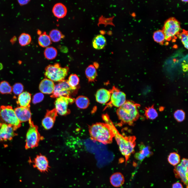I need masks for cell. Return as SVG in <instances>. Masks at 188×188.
<instances>
[{
    "label": "cell",
    "mask_w": 188,
    "mask_h": 188,
    "mask_svg": "<svg viewBox=\"0 0 188 188\" xmlns=\"http://www.w3.org/2000/svg\"><path fill=\"white\" fill-rule=\"evenodd\" d=\"M102 118L113 133L120 152L125 157L126 163L131 155L134 152L136 144V137L134 136H124L121 134L107 113L103 114Z\"/></svg>",
    "instance_id": "obj_1"
},
{
    "label": "cell",
    "mask_w": 188,
    "mask_h": 188,
    "mask_svg": "<svg viewBox=\"0 0 188 188\" xmlns=\"http://www.w3.org/2000/svg\"><path fill=\"white\" fill-rule=\"evenodd\" d=\"M139 104L130 101H126L118 108L116 113L121 123L132 125L139 118L140 115L138 108Z\"/></svg>",
    "instance_id": "obj_2"
},
{
    "label": "cell",
    "mask_w": 188,
    "mask_h": 188,
    "mask_svg": "<svg viewBox=\"0 0 188 188\" xmlns=\"http://www.w3.org/2000/svg\"><path fill=\"white\" fill-rule=\"evenodd\" d=\"M91 139L104 144L111 143L114 135L107 125L105 123L98 122L89 127Z\"/></svg>",
    "instance_id": "obj_3"
},
{
    "label": "cell",
    "mask_w": 188,
    "mask_h": 188,
    "mask_svg": "<svg viewBox=\"0 0 188 188\" xmlns=\"http://www.w3.org/2000/svg\"><path fill=\"white\" fill-rule=\"evenodd\" d=\"M44 74L47 79L52 81L60 82L64 80L68 74L69 68L67 66L62 67L59 63L50 64L45 69Z\"/></svg>",
    "instance_id": "obj_4"
},
{
    "label": "cell",
    "mask_w": 188,
    "mask_h": 188,
    "mask_svg": "<svg viewBox=\"0 0 188 188\" xmlns=\"http://www.w3.org/2000/svg\"><path fill=\"white\" fill-rule=\"evenodd\" d=\"M0 121L11 125L15 130L21 126V123L17 118L14 110L9 105L0 107Z\"/></svg>",
    "instance_id": "obj_5"
},
{
    "label": "cell",
    "mask_w": 188,
    "mask_h": 188,
    "mask_svg": "<svg viewBox=\"0 0 188 188\" xmlns=\"http://www.w3.org/2000/svg\"><path fill=\"white\" fill-rule=\"evenodd\" d=\"M30 126L26 133L25 148L28 149L37 146L39 142L43 138L41 137L37 126L30 119L28 121Z\"/></svg>",
    "instance_id": "obj_6"
},
{
    "label": "cell",
    "mask_w": 188,
    "mask_h": 188,
    "mask_svg": "<svg viewBox=\"0 0 188 188\" xmlns=\"http://www.w3.org/2000/svg\"><path fill=\"white\" fill-rule=\"evenodd\" d=\"M180 30L179 22L174 18L171 17L165 22L162 31L165 36V40L169 41L178 36Z\"/></svg>",
    "instance_id": "obj_7"
},
{
    "label": "cell",
    "mask_w": 188,
    "mask_h": 188,
    "mask_svg": "<svg viewBox=\"0 0 188 188\" xmlns=\"http://www.w3.org/2000/svg\"><path fill=\"white\" fill-rule=\"evenodd\" d=\"M75 90L70 86L67 80H64L55 85L53 92L50 97L53 98L61 96L70 97V95Z\"/></svg>",
    "instance_id": "obj_8"
},
{
    "label": "cell",
    "mask_w": 188,
    "mask_h": 188,
    "mask_svg": "<svg viewBox=\"0 0 188 188\" xmlns=\"http://www.w3.org/2000/svg\"><path fill=\"white\" fill-rule=\"evenodd\" d=\"M75 101V99L71 97L61 96L57 98L54 102L55 108L57 113L61 115L69 114L70 111L68 108V105Z\"/></svg>",
    "instance_id": "obj_9"
},
{
    "label": "cell",
    "mask_w": 188,
    "mask_h": 188,
    "mask_svg": "<svg viewBox=\"0 0 188 188\" xmlns=\"http://www.w3.org/2000/svg\"><path fill=\"white\" fill-rule=\"evenodd\" d=\"M109 90L111 94L110 104L119 108L125 102L126 96L124 92L114 86Z\"/></svg>",
    "instance_id": "obj_10"
},
{
    "label": "cell",
    "mask_w": 188,
    "mask_h": 188,
    "mask_svg": "<svg viewBox=\"0 0 188 188\" xmlns=\"http://www.w3.org/2000/svg\"><path fill=\"white\" fill-rule=\"evenodd\" d=\"M11 125L0 122V141L11 140L17 135Z\"/></svg>",
    "instance_id": "obj_11"
},
{
    "label": "cell",
    "mask_w": 188,
    "mask_h": 188,
    "mask_svg": "<svg viewBox=\"0 0 188 188\" xmlns=\"http://www.w3.org/2000/svg\"><path fill=\"white\" fill-rule=\"evenodd\" d=\"M33 163V167L41 173H46L49 170L50 167L48 160L44 155L41 154L37 155Z\"/></svg>",
    "instance_id": "obj_12"
},
{
    "label": "cell",
    "mask_w": 188,
    "mask_h": 188,
    "mask_svg": "<svg viewBox=\"0 0 188 188\" xmlns=\"http://www.w3.org/2000/svg\"><path fill=\"white\" fill-rule=\"evenodd\" d=\"M57 113L55 108L47 111L42 121V126L45 129L49 130L52 127L57 116Z\"/></svg>",
    "instance_id": "obj_13"
},
{
    "label": "cell",
    "mask_w": 188,
    "mask_h": 188,
    "mask_svg": "<svg viewBox=\"0 0 188 188\" xmlns=\"http://www.w3.org/2000/svg\"><path fill=\"white\" fill-rule=\"evenodd\" d=\"M14 110L17 118L21 123L28 121L31 119V113L30 107H19Z\"/></svg>",
    "instance_id": "obj_14"
},
{
    "label": "cell",
    "mask_w": 188,
    "mask_h": 188,
    "mask_svg": "<svg viewBox=\"0 0 188 188\" xmlns=\"http://www.w3.org/2000/svg\"><path fill=\"white\" fill-rule=\"evenodd\" d=\"M55 84L52 81L47 78L42 80L40 83L39 89L43 93L50 94L53 92Z\"/></svg>",
    "instance_id": "obj_15"
},
{
    "label": "cell",
    "mask_w": 188,
    "mask_h": 188,
    "mask_svg": "<svg viewBox=\"0 0 188 188\" xmlns=\"http://www.w3.org/2000/svg\"><path fill=\"white\" fill-rule=\"evenodd\" d=\"M188 167H184L180 164L176 166L174 169L175 177L180 178L182 181L186 186L187 188Z\"/></svg>",
    "instance_id": "obj_16"
},
{
    "label": "cell",
    "mask_w": 188,
    "mask_h": 188,
    "mask_svg": "<svg viewBox=\"0 0 188 188\" xmlns=\"http://www.w3.org/2000/svg\"><path fill=\"white\" fill-rule=\"evenodd\" d=\"M111 95L109 90L104 88L101 89L96 92L95 96L96 100L100 103H106L110 100Z\"/></svg>",
    "instance_id": "obj_17"
},
{
    "label": "cell",
    "mask_w": 188,
    "mask_h": 188,
    "mask_svg": "<svg viewBox=\"0 0 188 188\" xmlns=\"http://www.w3.org/2000/svg\"><path fill=\"white\" fill-rule=\"evenodd\" d=\"M31 94L27 92H23L19 95L16 101L19 107H30Z\"/></svg>",
    "instance_id": "obj_18"
},
{
    "label": "cell",
    "mask_w": 188,
    "mask_h": 188,
    "mask_svg": "<svg viewBox=\"0 0 188 188\" xmlns=\"http://www.w3.org/2000/svg\"><path fill=\"white\" fill-rule=\"evenodd\" d=\"M52 12L55 16L58 18L64 17L67 12L66 6L61 3H57L54 5L52 9Z\"/></svg>",
    "instance_id": "obj_19"
},
{
    "label": "cell",
    "mask_w": 188,
    "mask_h": 188,
    "mask_svg": "<svg viewBox=\"0 0 188 188\" xmlns=\"http://www.w3.org/2000/svg\"><path fill=\"white\" fill-rule=\"evenodd\" d=\"M110 180L111 184L116 187L121 186L125 181L123 175L120 172H116L112 174L110 178Z\"/></svg>",
    "instance_id": "obj_20"
},
{
    "label": "cell",
    "mask_w": 188,
    "mask_h": 188,
    "mask_svg": "<svg viewBox=\"0 0 188 188\" xmlns=\"http://www.w3.org/2000/svg\"><path fill=\"white\" fill-rule=\"evenodd\" d=\"M106 44V39L105 37L102 35L96 36L92 40V46L94 48L97 50L103 49Z\"/></svg>",
    "instance_id": "obj_21"
},
{
    "label": "cell",
    "mask_w": 188,
    "mask_h": 188,
    "mask_svg": "<svg viewBox=\"0 0 188 188\" xmlns=\"http://www.w3.org/2000/svg\"><path fill=\"white\" fill-rule=\"evenodd\" d=\"M85 73L86 76L89 82L94 81L97 73L95 67L92 65L89 66L86 69Z\"/></svg>",
    "instance_id": "obj_22"
},
{
    "label": "cell",
    "mask_w": 188,
    "mask_h": 188,
    "mask_svg": "<svg viewBox=\"0 0 188 188\" xmlns=\"http://www.w3.org/2000/svg\"><path fill=\"white\" fill-rule=\"evenodd\" d=\"M38 41L39 45L43 48L48 47L51 43V41L49 35L47 34L45 32L39 35Z\"/></svg>",
    "instance_id": "obj_23"
},
{
    "label": "cell",
    "mask_w": 188,
    "mask_h": 188,
    "mask_svg": "<svg viewBox=\"0 0 188 188\" xmlns=\"http://www.w3.org/2000/svg\"><path fill=\"white\" fill-rule=\"evenodd\" d=\"M75 104L77 106L81 109L86 108L90 104L89 99L86 97L80 96L77 97L75 99Z\"/></svg>",
    "instance_id": "obj_24"
},
{
    "label": "cell",
    "mask_w": 188,
    "mask_h": 188,
    "mask_svg": "<svg viewBox=\"0 0 188 188\" xmlns=\"http://www.w3.org/2000/svg\"><path fill=\"white\" fill-rule=\"evenodd\" d=\"M144 110L145 115L148 119L154 120L158 116V113L154 108V105L150 107H145Z\"/></svg>",
    "instance_id": "obj_25"
},
{
    "label": "cell",
    "mask_w": 188,
    "mask_h": 188,
    "mask_svg": "<svg viewBox=\"0 0 188 188\" xmlns=\"http://www.w3.org/2000/svg\"><path fill=\"white\" fill-rule=\"evenodd\" d=\"M57 54V49L52 46H48L45 49L44 55L45 57L49 60H53L56 57Z\"/></svg>",
    "instance_id": "obj_26"
},
{
    "label": "cell",
    "mask_w": 188,
    "mask_h": 188,
    "mask_svg": "<svg viewBox=\"0 0 188 188\" xmlns=\"http://www.w3.org/2000/svg\"><path fill=\"white\" fill-rule=\"evenodd\" d=\"M49 36L51 40L54 42H58L64 37L61 32L57 29L52 30L50 32Z\"/></svg>",
    "instance_id": "obj_27"
},
{
    "label": "cell",
    "mask_w": 188,
    "mask_h": 188,
    "mask_svg": "<svg viewBox=\"0 0 188 188\" xmlns=\"http://www.w3.org/2000/svg\"><path fill=\"white\" fill-rule=\"evenodd\" d=\"M12 91V87L7 81H4L0 83V93L2 94L11 93Z\"/></svg>",
    "instance_id": "obj_28"
},
{
    "label": "cell",
    "mask_w": 188,
    "mask_h": 188,
    "mask_svg": "<svg viewBox=\"0 0 188 188\" xmlns=\"http://www.w3.org/2000/svg\"><path fill=\"white\" fill-rule=\"evenodd\" d=\"M153 37L155 42L161 44H163L165 40V36L162 30H159L154 32Z\"/></svg>",
    "instance_id": "obj_29"
},
{
    "label": "cell",
    "mask_w": 188,
    "mask_h": 188,
    "mask_svg": "<svg viewBox=\"0 0 188 188\" xmlns=\"http://www.w3.org/2000/svg\"><path fill=\"white\" fill-rule=\"evenodd\" d=\"M31 41V36L28 34L23 33L21 34L19 38V41L20 45L22 46L28 45Z\"/></svg>",
    "instance_id": "obj_30"
},
{
    "label": "cell",
    "mask_w": 188,
    "mask_h": 188,
    "mask_svg": "<svg viewBox=\"0 0 188 188\" xmlns=\"http://www.w3.org/2000/svg\"><path fill=\"white\" fill-rule=\"evenodd\" d=\"M67 81L70 86L74 89L76 90L77 86L79 83V79L76 74H71L69 76Z\"/></svg>",
    "instance_id": "obj_31"
},
{
    "label": "cell",
    "mask_w": 188,
    "mask_h": 188,
    "mask_svg": "<svg viewBox=\"0 0 188 188\" xmlns=\"http://www.w3.org/2000/svg\"><path fill=\"white\" fill-rule=\"evenodd\" d=\"M168 160L171 164L174 166H176L180 162V156L176 152L171 153L168 157Z\"/></svg>",
    "instance_id": "obj_32"
},
{
    "label": "cell",
    "mask_w": 188,
    "mask_h": 188,
    "mask_svg": "<svg viewBox=\"0 0 188 188\" xmlns=\"http://www.w3.org/2000/svg\"><path fill=\"white\" fill-rule=\"evenodd\" d=\"M139 151L145 157H150L152 154V152L150 150V148L145 145L142 142L139 144Z\"/></svg>",
    "instance_id": "obj_33"
},
{
    "label": "cell",
    "mask_w": 188,
    "mask_h": 188,
    "mask_svg": "<svg viewBox=\"0 0 188 188\" xmlns=\"http://www.w3.org/2000/svg\"><path fill=\"white\" fill-rule=\"evenodd\" d=\"M181 39V41L184 47L188 49V35L187 32L183 30L181 33H180L178 36Z\"/></svg>",
    "instance_id": "obj_34"
},
{
    "label": "cell",
    "mask_w": 188,
    "mask_h": 188,
    "mask_svg": "<svg viewBox=\"0 0 188 188\" xmlns=\"http://www.w3.org/2000/svg\"><path fill=\"white\" fill-rule=\"evenodd\" d=\"M174 116L178 122H180L183 121L184 120L185 113L182 110H178L174 112Z\"/></svg>",
    "instance_id": "obj_35"
},
{
    "label": "cell",
    "mask_w": 188,
    "mask_h": 188,
    "mask_svg": "<svg viewBox=\"0 0 188 188\" xmlns=\"http://www.w3.org/2000/svg\"><path fill=\"white\" fill-rule=\"evenodd\" d=\"M24 89L23 85L20 83H15L12 87V91L16 95H19L22 93Z\"/></svg>",
    "instance_id": "obj_36"
},
{
    "label": "cell",
    "mask_w": 188,
    "mask_h": 188,
    "mask_svg": "<svg viewBox=\"0 0 188 188\" xmlns=\"http://www.w3.org/2000/svg\"><path fill=\"white\" fill-rule=\"evenodd\" d=\"M44 97V95L43 93L41 92L37 93L33 96L32 102L34 104L39 103L43 100Z\"/></svg>",
    "instance_id": "obj_37"
},
{
    "label": "cell",
    "mask_w": 188,
    "mask_h": 188,
    "mask_svg": "<svg viewBox=\"0 0 188 188\" xmlns=\"http://www.w3.org/2000/svg\"><path fill=\"white\" fill-rule=\"evenodd\" d=\"M134 157L136 159L141 162L145 157L139 151L135 153Z\"/></svg>",
    "instance_id": "obj_38"
},
{
    "label": "cell",
    "mask_w": 188,
    "mask_h": 188,
    "mask_svg": "<svg viewBox=\"0 0 188 188\" xmlns=\"http://www.w3.org/2000/svg\"><path fill=\"white\" fill-rule=\"evenodd\" d=\"M188 160L187 159L184 158H183L181 161L180 164L182 166L186 167H188Z\"/></svg>",
    "instance_id": "obj_39"
},
{
    "label": "cell",
    "mask_w": 188,
    "mask_h": 188,
    "mask_svg": "<svg viewBox=\"0 0 188 188\" xmlns=\"http://www.w3.org/2000/svg\"><path fill=\"white\" fill-rule=\"evenodd\" d=\"M172 188H183V187L180 183L177 182L173 184Z\"/></svg>",
    "instance_id": "obj_40"
},
{
    "label": "cell",
    "mask_w": 188,
    "mask_h": 188,
    "mask_svg": "<svg viewBox=\"0 0 188 188\" xmlns=\"http://www.w3.org/2000/svg\"><path fill=\"white\" fill-rule=\"evenodd\" d=\"M30 0H18V2L20 5H23L27 4L30 1Z\"/></svg>",
    "instance_id": "obj_41"
},
{
    "label": "cell",
    "mask_w": 188,
    "mask_h": 188,
    "mask_svg": "<svg viewBox=\"0 0 188 188\" xmlns=\"http://www.w3.org/2000/svg\"><path fill=\"white\" fill-rule=\"evenodd\" d=\"M16 40V37H14L11 40V42L12 43H14Z\"/></svg>",
    "instance_id": "obj_42"
},
{
    "label": "cell",
    "mask_w": 188,
    "mask_h": 188,
    "mask_svg": "<svg viewBox=\"0 0 188 188\" xmlns=\"http://www.w3.org/2000/svg\"><path fill=\"white\" fill-rule=\"evenodd\" d=\"M37 33L38 34L40 35V34H42L41 32L40 31V30H38V31Z\"/></svg>",
    "instance_id": "obj_43"
},
{
    "label": "cell",
    "mask_w": 188,
    "mask_h": 188,
    "mask_svg": "<svg viewBox=\"0 0 188 188\" xmlns=\"http://www.w3.org/2000/svg\"><path fill=\"white\" fill-rule=\"evenodd\" d=\"M3 67V66L2 64L0 63V70L2 69Z\"/></svg>",
    "instance_id": "obj_44"
},
{
    "label": "cell",
    "mask_w": 188,
    "mask_h": 188,
    "mask_svg": "<svg viewBox=\"0 0 188 188\" xmlns=\"http://www.w3.org/2000/svg\"><path fill=\"white\" fill-rule=\"evenodd\" d=\"M183 1V2H187V1H186V0H185V1L183 0V1Z\"/></svg>",
    "instance_id": "obj_45"
}]
</instances>
